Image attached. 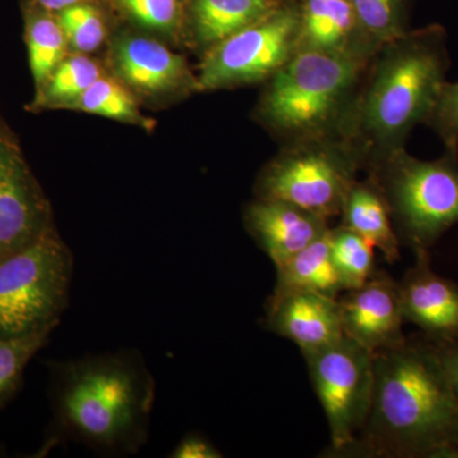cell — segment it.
<instances>
[{"mask_svg": "<svg viewBox=\"0 0 458 458\" xmlns=\"http://www.w3.org/2000/svg\"><path fill=\"white\" fill-rule=\"evenodd\" d=\"M342 457L458 458V400L428 337L375 352L369 418Z\"/></svg>", "mask_w": 458, "mask_h": 458, "instance_id": "cell-1", "label": "cell"}, {"mask_svg": "<svg viewBox=\"0 0 458 458\" xmlns=\"http://www.w3.org/2000/svg\"><path fill=\"white\" fill-rule=\"evenodd\" d=\"M56 434L110 456L138 454L149 437L156 382L134 349L50 363Z\"/></svg>", "mask_w": 458, "mask_h": 458, "instance_id": "cell-2", "label": "cell"}, {"mask_svg": "<svg viewBox=\"0 0 458 458\" xmlns=\"http://www.w3.org/2000/svg\"><path fill=\"white\" fill-rule=\"evenodd\" d=\"M450 66L448 35L439 25L409 30L379 47L344 135L360 153L364 171L405 148L415 126L426 125Z\"/></svg>", "mask_w": 458, "mask_h": 458, "instance_id": "cell-3", "label": "cell"}, {"mask_svg": "<svg viewBox=\"0 0 458 458\" xmlns=\"http://www.w3.org/2000/svg\"><path fill=\"white\" fill-rule=\"evenodd\" d=\"M370 60L298 51L264 83L256 119L280 146L344 138Z\"/></svg>", "mask_w": 458, "mask_h": 458, "instance_id": "cell-4", "label": "cell"}, {"mask_svg": "<svg viewBox=\"0 0 458 458\" xmlns=\"http://www.w3.org/2000/svg\"><path fill=\"white\" fill-rule=\"evenodd\" d=\"M387 201L401 245L414 254L430 249L458 223V149L434 161L394 150L366 171Z\"/></svg>", "mask_w": 458, "mask_h": 458, "instance_id": "cell-5", "label": "cell"}, {"mask_svg": "<svg viewBox=\"0 0 458 458\" xmlns=\"http://www.w3.org/2000/svg\"><path fill=\"white\" fill-rule=\"evenodd\" d=\"M74 258L51 228L0 260V337L54 331L69 306Z\"/></svg>", "mask_w": 458, "mask_h": 458, "instance_id": "cell-6", "label": "cell"}, {"mask_svg": "<svg viewBox=\"0 0 458 458\" xmlns=\"http://www.w3.org/2000/svg\"><path fill=\"white\" fill-rule=\"evenodd\" d=\"M364 171L345 138H318L280 146L255 183L259 199L288 201L330 219L342 213L352 183Z\"/></svg>", "mask_w": 458, "mask_h": 458, "instance_id": "cell-7", "label": "cell"}, {"mask_svg": "<svg viewBox=\"0 0 458 458\" xmlns=\"http://www.w3.org/2000/svg\"><path fill=\"white\" fill-rule=\"evenodd\" d=\"M300 7L283 4L205 51L198 90L265 83L298 53Z\"/></svg>", "mask_w": 458, "mask_h": 458, "instance_id": "cell-8", "label": "cell"}, {"mask_svg": "<svg viewBox=\"0 0 458 458\" xmlns=\"http://www.w3.org/2000/svg\"><path fill=\"white\" fill-rule=\"evenodd\" d=\"M303 357L330 428L331 454L342 457L369 418L375 388V352L344 335Z\"/></svg>", "mask_w": 458, "mask_h": 458, "instance_id": "cell-9", "label": "cell"}, {"mask_svg": "<svg viewBox=\"0 0 458 458\" xmlns=\"http://www.w3.org/2000/svg\"><path fill=\"white\" fill-rule=\"evenodd\" d=\"M344 335L372 352L396 348L406 342L399 282L377 271L363 285L337 298Z\"/></svg>", "mask_w": 458, "mask_h": 458, "instance_id": "cell-10", "label": "cell"}, {"mask_svg": "<svg viewBox=\"0 0 458 458\" xmlns=\"http://www.w3.org/2000/svg\"><path fill=\"white\" fill-rule=\"evenodd\" d=\"M50 209L17 150L0 146V260L51 229Z\"/></svg>", "mask_w": 458, "mask_h": 458, "instance_id": "cell-11", "label": "cell"}, {"mask_svg": "<svg viewBox=\"0 0 458 458\" xmlns=\"http://www.w3.org/2000/svg\"><path fill=\"white\" fill-rule=\"evenodd\" d=\"M399 282L405 322L433 342L458 339V284L433 270L430 251L415 254Z\"/></svg>", "mask_w": 458, "mask_h": 458, "instance_id": "cell-12", "label": "cell"}, {"mask_svg": "<svg viewBox=\"0 0 458 458\" xmlns=\"http://www.w3.org/2000/svg\"><path fill=\"white\" fill-rule=\"evenodd\" d=\"M243 222L259 247L276 267L302 251L330 229L328 219L288 201L256 198Z\"/></svg>", "mask_w": 458, "mask_h": 458, "instance_id": "cell-13", "label": "cell"}, {"mask_svg": "<svg viewBox=\"0 0 458 458\" xmlns=\"http://www.w3.org/2000/svg\"><path fill=\"white\" fill-rule=\"evenodd\" d=\"M267 327L293 342L302 354L318 351L344 336L339 300L307 291L271 295Z\"/></svg>", "mask_w": 458, "mask_h": 458, "instance_id": "cell-14", "label": "cell"}, {"mask_svg": "<svg viewBox=\"0 0 458 458\" xmlns=\"http://www.w3.org/2000/svg\"><path fill=\"white\" fill-rule=\"evenodd\" d=\"M300 16L298 51L369 60L381 47L364 31L352 0H304Z\"/></svg>", "mask_w": 458, "mask_h": 458, "instance_id": "cell-15", "label": "cell"}, {"mask_svg": "<svg viewBox=\"0 0 458 458\" xmlns=\"http://www.w3.org/2000/svg\"><path fill=\"white\" fill-rule=\"evenodd\" d=\"M114 64L120 77L141 92L198 90V78L190 73L185 59L150 38H123L117 41Z\"/></svg>", "mask_w": 458, "mask_h": 458, "instance_id": "cell-16", "label": "cell"}, {"mask_svg": "<svg viewBox=\"0 0 458 458\" xmlns=\"http://www.w3.org/2000/svg\"><path fill=\"white\" fill-rule=\"evenodd\" d=\"M340 225L360 234L384 255L388 264L401 259L400 241L390 208L375 181L367 176L352 183L344 200Z\"/></svg>", "mask_w": 458, "mask_h": 458, "instance_id": "cell-17", "label": "cell"}, {"mask_svg": "<svg viewBox=\"0 0 458 458\" xmlns=\"http://www.w3.org/2000/svg\"><path fill=\"white\" fill-rule=\"evenodd\" d=\"M276 269V284L273 295L307 291L339 298L344 292L339 274L331 259L328 231Z\"/></svg>", "mask_w": 458, "mask_h": 458, "instance_id": "cell-18", "label": "cell"}, {"mask_svg": "<svg viewBox=\"0 0 458 458\" xmlns=\"http://www.w3.org/2000/svg\"><path fill=\"white\" fill-rule=\"evenodd\" d=\"M280 5V0H192L195 36L207 51Z\"/></svg>", "mask_w": 458, "mask_h": 458, "instance_id": "cell-19", "label": "cell"}, {"mask_svg": "<svg viewBox=\"0 0 458 458\" xmlns=\"http://www.w3.org/2000/svg\"><path fill=\"white\" fill-rule=\"evenodd\" d=\"M328 241L344 292L360 288L376 273L375 247L360 234L339 225L328 229Z\"/></svg>", "mask_w": 458, "mask_h": 458, "instance_id": "cell-20", "label": "cell"}, {"mask_svg": "<svg viewBox=\"0 0 458 458\" xmlns=\"http://www.w3.org/2000/svg\"><path fill=\"white\" fill-rule=\"evenodd\" d=\"M26 38L33 80L41 89L64 59L68 42L57 20L44 13L29 17Z\"/></svg>", "mask_w": 458, "mask_h": 458, "instance_id": "cell-21", "label": "cell"}, {"mask_svg": "<svg viewBox=\"0 0 458 458\" xmlns=\"http://www.w3.org/2000/svg\"><path fill=\"white\" fill-rule=\"evenodd\" d=\"M101 77V69L98 63L89 57H66L42 86L40 104L66 107Z\"/></svg>", "mask_w": 458, "mask_h": 458, "instance_id": "cell-22", "label": "cell"}, {"mask_svg": "<svg viewBox=\"0 0 458 458\" xmlns=\"http://www.w3.org/2000/svg\"><path fill=\"white\" fill-rule=\"evenodd\" d=\"M358 20L378 47L409 31V0H352Z\"/></svg>", "mask_w": 458, "mask_h": 458, "instance_id": "cell-23", "label": "cell"}, {"mask_svg": "<svg viewBox=\"0 0 458 458\" xmlns=\"http://www.w3.org/2000/svg\"><path fill=\"white\" fill-rule=\"evenodd\" d=\"M66 107L77 108L84 113L120 122L144 125V119L128 90L119 83L104 77L98 78L89 89L84 90L80 98H75Z\"/></svg>", "mask_w": 458, "mask_h": 458, "instance_id": "cell-24", "label": "cell"}, {"mask_svg": "<svg viewBox=\"0 0 458 458\" xmlns=\"http://www.w3.org/2000/svg\"><path fill=\"white\" fill-rule=\"evenodd\" d=\"M53 331L20 339L0 337V408L16 393L33 355L49 343Z\"/></svg>", "mask_w": 458, "mask_h": 458, "instance_id": "cell-25", "label": "cell"}, {"mask_svg": "<svg viewBox=\"0 0 458 458\" xmlns=\"http://www.w3.org/2000/svg\"><path fill=\"white\" fill-rule=\"evenodd\" d=\"M66 42L81 53L98 49L105 40L104 21L98 9L86 4H75L63 9L56 18Z\"/></svg>", "mask_w": 458, "mask_h": 458, "instance_id": "cell-26", "label": "cell"}, {"mask_svg": "<svg viewBox=\"0 0 458 458\" xmlns=\"http://www.w3.org/2000/svg\"><path fill=\"white\" fill-rule=\"evenodd\" d=\"M426 125L441 138L445 148L458 149V81L443 84Z\"/></svg>", "mask_w": 458, "mask_h": 458, "instance_id": "cell-27", "label": "cell"}, {"mask_svg": "<svg viewBox=\"0 0 458 458\" xmlns=\"http://www.w3.org/2000/svg\"><path fill=\"white\" fill-rule=\"evenodd\" d=\"M134 20L150 29H174L180 21L179 0H119Z\"/></svg>", "mask_w": 458, "mask_h": 458, "instance_id": "cell-28", "label": "cell"}, {"mask_svg": "<svg viewBox=\"0 0 458 458\" xmlns=\"http://www.w3.org/2000/svg\"><path fill=\"white\" fill-rule=\"evenodd\" d=\"M172 458H222V452L199 433H189L171 452Z\"/></svg>", "mask_w": 458, "mask_h": 458, "instance_id": "cell-29", "label": "cell"}, {"mask_svg": "<svg viewBox=\"0 0 458 458\" xmlns=\"http://www.w3.org/2000/svg\"><path fill=\"white\" fill-rule=\"evenodd\" d=\"M433 343L458 400V339Z\"/></svg>", "mask_w": 458, "mask_h": 458, "instance_id": "cell-30", "label": "cell"}, {"mask_svg": "<svg viewBox=\"0 0 458 458\" xmlns=\"http://www.w3.org/2000/svg\"><path fill=\"white\" fill-rule=\"evenodd\" d=\"M36 2L45 11L60 12L72 5L80 4L82 0H36Z\"/></svg>", "mask_w": 458, "mask_h": 458, "instance_id": "cell-31", "label": "cell"}]
</instances>
